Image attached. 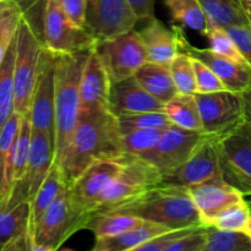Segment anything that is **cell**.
Masks as SVG:
<instances>
[{"label":"cell","instance_id":"obj_1","mask_svg":"<svg viewBox=\"0 0 251 251\" xmlns=\"http://www.w3.org/2000/svg\"><path fill=\"white\" fill-rule=\"evenodd\" d=\"M119 120L109 109L80 112L60 169L66 185H70L96 161L123 156Z\"/></svg>","mask_w":251,"mask_h":251},{"label":"cell","instance_id":"obj_2","mask_svg":"<svg viewBox=\"0 0 251 251\" xmlns=\"http://www.w3.org/2000/svg\"><path fill=\"white\" fill-rule=\"evenodd\" d=\"M93 48L71 54H56L55 59V159L60 168L80 118V83Z\"/></svg>","mask_w":251,"mask_h":251},{"label":"cell","instance_id":"obj_3","mask_svg":"<svg viewBox=\"0 0 251 251\" xmlns=\"http://www.w3.org/2000/svg\"><path fill=\"white\" fill-rule=\"evenodd\" d=\"M102 212L135 216L163 225L169 229L202 225L189 188L181 186H156L139 198Z\"/></svg>","mask_w":251,"mask_h":251},{"label":"cell","instance_id":"obj_4","mask_svg":"<svg viewBox=\"0 0 251 251\" xmlns=\"http://www.w3.org/2000/svg\"><path fill=\"white\" fill-rule=\"evenodd\" d=\"M44 46L33 25L26 16L21 20L16 34L14 64L15 112L29 115L34 86L38 76L39 59Z\"/></svg>","mask_w":251,"mask_h":251},{"label":"cell","instance_id":"obj_5","mask_svg":"<svg viewBox=\"0 0 251 251\" xmlns=\"http://www.w3.org/2000/svg\"><path fill=\"white\" fill-rule=\"evenodd\" d=\"M223 180L251 196V119L245 117L221 136H215Z\"/></svg>","mask_w":251,"mask_h":251},{"label":"cell","instance_id":"obj_6","mask_svg":"<svg viewBox=\"0 0 251 251\" xmlns=\"http://www.w3.org/2000/svg\"><path fill=\"white\" fill-rule=\"evenodd\" d=\"M90 215H81L71 205L68 186L49 206L37 225L31 251H55L78 230L85 229Z\"/></svg>","mask_w":251,"mask_h":251},{"label":"cell","instance_id":"obj_7","mask_svg":"<svg viewBox=\"0 0 251 251\" xmlns=\"http://www.w3.org/2000/svg\"><path fill=\"white\" fill-rule=\"evenodd\" d=\"M42 42L55 54H71L91 49L97 38L86 27L76 25L58 0H46L42 7Z\"/></svg>","mask_w":251,"mask_h":251},{"label":"cell","instance_id":"obj_8","mask_svg":"<svg viewBox=\"0 0 251 251\" xmlns=\"http://www.w3.org/2000/svg\"><path fill=\"white\" fill-rule=\"evenodd\" d=\"M108 71L112 82L135 76L149 61L146 47L136 29L105 39H98L93 47Z\"/></svg>","mask_w":251,"mask_h":251},{"label":"cell","instance_id":"obj_9","mask_svg":"<svg viewBox=\"0 0 251 251\" xmlns=\"http://www.w3.org/2000/svg\"><path fill=\"white\" fill-rule=\"evenodd\" d=\"M129 156L96 161L68 185L71 205L81 215H91L97 201L117 179Z\"/></svg>","mask_w":251,"mask_h":251},{"label":"cell","instance_id":"obj_10","mask_svg":"<svg viewBox=\"0 0 251 251\" xmlns=\"http://www.w3.org/2000/svg\"><path fill=\"white\" fill-rule=\"evenodd\" d=\"M162 174L139 157L129 156L122 172L97 201L92 213L102 212L127 202L158 186ZM91 213V215H92Z\"/></svg>","mask_w":251,"mask_h":251},{"label":"cell","instance_id":"obj_11","mask_svg":"<svg viewBox=\"0 0 251 251\" xmlns=\"http://www.w3.org/2000/svg\"><path fill=\"white\" fill-rule=\"evenodd\" d=\"M202 132L208 136H221L245 119V103L240 93L218 91L195 93Z\"/></svg>","mask_w":251,"mask_h":251},{"label":"cell","instance_id":"obj_12","mask_svg":"<svg viewBox=\"0 0 251 251\" xmlns=\"http://www.w3.org/2000/svg\"><path fill=\"white\" fill-rule=\"evenodd\" d=\"M55 59L56 54L43 48L39 59L38 76L32 97L29 119L33 131L49 135L55 142Z\"/></svg>","mask_w":251,"mask_h":251},{"label":"cell","instance_id":"obj_13","mask_svg":"<svg viewBox=\"0 0 251 251\" xmlns=\"http://www.w3.org/2000/svg\"><path fill=\"white\" fill-rule=\"evenodd\" d=\"M206 136L208 135L202 131H193L171 125L163 131L158 144L139 158L153 166L164 176L180 167Z\"/></svg>","mask_w":251,"mask_h":251},{"label":"cell","instance_id":"obj_14","mask_svg":"<svg viewBox=\"0 0 251 251\" xmlns=\"http://www.w3.org/2000/svg\"><path fill=\"white\" fill-rule=\"evenodd\" d=\"M55 159V142L49 135L41 131L32 134V146L28 164L24 178L14 186L6 207H12L27 201L31 202L34 195L48 176Z\"/></svg>","mask_w":251,"mask_h":251},{"label":"cell","instance_id":"obj_15","mask_svg":"<svg viewBox=\"0 0 251 251\" xmlns=\"http://www.w3.org/2000/svg\"><path fill=\"white\" fill-rule=\"evenodd\" d=\"M216 178H222L220 154L215 136H206L180 167L161 176L158 186L189 188Z\"/></svg>","mask_w":251,"mask_h":251},{"label":"cell","instance_id":"obj_16","mask_svg":"<svg viewBox=\"0 0 251 251\" xmlns=\"http://www.w3.org/2000/svg\"><path fill=\"white\" fill-rule=\"evenodd\" d=\"M178 37L179 51L189 54L191 58L205 63L220 77L226 90L235 93H244L251 90V66L239 63L213 51L211 48H196L189 43L183 29L174 26Z\"/></svg>","mask_w":251,"mask_h":251},{"label":"cell","instance_id":"obj_17","mask_svg":"<svg viewBox=\"0 0 251 251\" xmlns=\"http://www.w3.org/2000/svg\"><path fill=\"white\" fill-rule=\"evenodd\" d=\"M137 21L127 0H87L85 27L97 41L130 31Z\"/></svg>","mask_w":251,"mask_h":251},{"label":"cell","instance_id":"obj_18","mask_svg":"<svg viewBox=\"0 0 251 251\" xmlns=\"http://www.w3.org/2000/svg\"><path fill=\"white\" fill-rule=\"evenodd\" d=\"M189 191L205 226H212L213 221L222 211L244 199V195L238 189L229 185L223 178L210 179L191 185L189 186Z\"/></svg>","mask_w":251,"mask_h":251},{"label":"cell","instance_id":"obj_19","mask_svg":"<svg viewBox=\"0 0 251 251\" xmlns=\"http://www.w3.org/2000/svg\"><path fill=\"white\" fill-rule=\"evenodd\" d=\"M108 108L115 117L144 112H164V103L147 92L135 76L114 81L110 86Z\"/></svg>","mask_w":251,"mask_h":251},{"label":"cell","instance_id":"obj_20","mask_svg":"<svg viewBox=\"0 0 251 251\" xmlns=\"http://www.w3.org/2000/svg\"><path fill=\"white\" fill-rule=\"evenodd\" d=\"M110 80L102 60L95 49H92L87 59L80 83V112L95 109H109Z\"/></svg>","mask_w":251,"mask_h":251},{"label":"cell","instance_id":"obj_21","mask_svg":"<svg viewBox=\"0 0 251 251\" xmlns=\"http://www.w3.org/2000/svg\"><path fill=\"white\" fill-rule=\"evenodd\" d=\"M31 202L0 208V251H31Z\"/></svg>","mask_w":251,"mask_h":251},{"label":"cell","instance_id":"obj_22","mask_svg":"<svg viewBox=\"0 0 251 251\" xmlns=\"http://www.w3.org/2000/svg\"><path fill=\"white\" fill-rule=\"evenodd\" d=\"M22 115L15 112L0 132V208L6 207L14 189V157Z\"/></svg>","mask_w":251,"mask_h":251},{"label":"cell","instance_id":"obj_23","mask_svg":"<svg viewBox=\"0 0 251 251\" xmlns=\"http://www.w3.org/2000/svg\"><path fill=\"white\" fill-rule=\"evenodd\" d=\"M140 36L146 47L149 61L171 65L179 51L178 37L174 26L168 29L163 22L154 17L140 31Z\"/></svg>","mask_w":251,"mask_h":251},{"label":"cell","instance_id":"obj_24","mask_svg":"<svg viewBox=\"0 0 251 251\" xmlns=\"http://www.w3.org/2000/svg\"><path fill=\"white\" fill-rule=\"evenodd\" d=\"M171 230L166 226L144 220L136 227L113 237L95 239L93 251H136L137 248L153 238Z\"/></svg>","mask_w":251,"mask_h":251},{"label":"cell","instance_id":"obj_25","mask_svg":"<svg viewBox=\"0 0 251 251\" xmlns=\"http://www.w3.org/2000/svg\"><path fill=\"white\" fill-rule=\"evenodd\" d=\"M135 77L147 92L164 104L178 95L169 65L147 61L137 70Z\"/></svg>","mask_w":251,"mask_h":251},{"label":"cell","instance_id":"obj_26","mask_svg":"<svg viewBox=\"0 0 251 251\" xmlns=\"http://www.w3.org/2000/svg\"><path fill=\"white\" fill-rule=\"evenodd\" d=\"M65 179H64L63 172L55 163L51 167L48 176L43 181L39 188L38 193L34 195L33 200L31 201V212H29V237L33 244V234L37 225L43 217L49 206L54 202L56 198L61 194V191L66 188ZM32 247V245H31Z\"/></svg>","mask_w":251,"mask_h":251},{"label":"cell","instance_id":"obj_27","mask_svg":"<svg viewBox=\"0 0 251 251\" xmlns=\"http://www.w3.org/2000/svg\"><path fill=\"white\" fill-rule=\"evenodd\" d=\"M208 21L220 26H245L250 25L249 14L242 0H198Z\"/></svg>","mask_w":251,"mask_h":251},{"label":"cell","instance_id":"obj_28","mask_svg":"<svg viewBox=\"0 0 251 251\" xmlns=\"http://www.w3.org/2000/svg\"><path fill=\"white\" fill-rule=\"evenodd\" d=\"M164 113L173 125L185 130L202 131V123L195 95L178 93L164 104Z\"/></svg>","mask_w":251,"mask_h":251},{"label":"cell","instance_id":"obj_29","mask_svg":"<svg viewBox=\"0 0 251 251\" xmlns=\"http://www.w3.org/2000/svg\"><path fill=\"white\" fill-rule=\"evenodd\" d=\"M144 220L135 216L115 212H96L90 215L85 229L91 230L95 239L113 237L136 227Z\"/></svg>","mask_w":251,"mask_h":251},{"label":"cell","instance_id":"obj_30","mask_svg":"<svg viewBox=\"0 0 251 251\" xmlns=\"http://www.w3.org/2000/svg\"><path fill=\"white\" fill-rule=\"evenodd\" d=\"M16 53V38L7 50L0 65V132L15 113L14 64Z\"/></svg>","mask_w":251,"mask_h":251},{"label":"cell","instance_id":"obj_31","mask_svg":"<svg viewBox=\"0 0 251 251\" xmlns=\"http://www.w3.org/2000/svg\"><path fill=\"white\" fill-rule=\"evenodd\" d=\"M164 5L171 14L172 21L199 31L202 36L205 34L208 20L198 0H166Z\"/></svg>","mask_w":251,"mask_h":251},{"label":"cell","instance_id":"obj_32","mask_svg":"<svg viewBox=\"0 0 251 251\" xmlns=\"http://www.w3.org/2000/svg\"><path fill=\"white\" fill-rule=\"evenodd\" d=\"M25 12L15 0H0V65L16 38Z\"/></svg>","mask_w":251,"mask_h":251},{"label":"cell","instance_id":"obj_33","mask_svg":"<svg viewBox=\"0 0 251 251\" xmlns=\"http://www.w3.org/2000/svg\"><path fill=\"white\" fill-rule=\"evenodd\" d=\"M251 239L244 232L218 229L208 226L205 251H250Z\"/></svg>","mask_w":251,"mask_h":251},{"label":"cell","instance_id":"obj_34","mask_svg":"<svg viewBox=\"0 0 251 251\" xmlns=\"http://www.w3.org/2000/svg\"><path fill=\"white\" fill-rule=\"evenodd\" d=\"M164 130L134 129L122 131V146L125 154L131 157H142L151 151L161 139Z\"/></svg>","mask_w":251,"mask_h":251},{"label":"cell","instance_id":"obj_35","mask_svg":"<svg viewBox=\"0 0 251 251\" xmlns=\"http://www.w3.org/2000/svg\"><path fill=\"white\" fill-rule=\"evenodd\" d=\"M32 134H33V129H32L29 115H24L21 125H20L19 134H17L16 145H15L14 186L24 178L25 173H26L29 153H31Z\"/></svg>","mask_w":251,"mask_h":251},{"label":"cell","instance_id":"obj_36","mask_svg":"<svg viewBox=\"0 0 251 251\" xmlns=\"http://www.w3.org/2000/svg\"><path fill=\"white\" fill-rule=\"evenodd\" d=\"M178 93L180 95H195L196 76L194 69V59L184 51H178L176 58L169 65Z\"/></svg>","mask_w":251,"mask_h":251},{"label":"cell","instance_id":"obj_37","mask_svg":"<svg viewBox=\"0 0 251 251\" xmlns=\"http://www.w3.org/2000/svg\"><path fill=\"white\" fill-rule=\"evenodd\" d=\"M210 42V48L216 53L225 55L232 60L239 61V63H247L244 56L242 55L240 50L238 49L237 44L234 43L232 37L227 32L225 27L216 25L213 22L207 21V28L205 34Z\"/></svg>","mask_w":251,"mask_h":251},{"label":"cell","instance_id":"obj_38","mask_svg":"<svg viewBox=\"0 0 251 251\" xmlns=\"http://www.w3.org/2000/svg\"><path fill=\"white\" fill-rule=\"evenodd\" d=\"M251 217V207L249 202L242 199L220 213L213 221V225L218 229L244 232Z\"/></svg>","mask_w":251,"mask_h":251},{"label":"cell","instance_id":"obj_39","mask_svg":"<svg viewBox=\"0 0 251 251\" xmlns=\"http://www.w3.org/2000/svg\"><path fill=\"white\" fill-rule=\"evenodd\" d=\"M119 120L120 131L134 129L166 130L173 125L164 112H144L136 114H126L117 117Z\"/></svg>","mask_w":251,"mask_h":251},{"label":"cell","instance_id":"obj_40","mask_svg":"<svg viewBox=\"0 0 251 251\" xmlns=\"http://www.w3.org/2000/svg\"><path fill=\"white\" fill-rule=\"evenodd\" d=\"M194 69L196 76V93H212L226 90L220 77L205 63L194 59Z\"/></svg>","mask_w":251,"mask_h":251},{"label":"cell","instance_id":"obj_41","mask_svg":"<svg viewBox=\"0 0 251 251\" xmlns=\"http://www.w3.org/2000/svg\"><path fill=\"white\" fill-rule=\"evenodd\" d=\"M208 226L201 225L169 245L166 251H205Z\"/></svg>","mask_w":251,"mask_h":251},{"label":"cell","instance_id":"obj_42","mask_svg":"<svg viewBox=\"0 0 251 251\" xmlns=\"http://www.w3.org/2000/svg\"><path fill=\"white\" fill-rule=\"evenodd\" d=\"M226 29L237 44L247 63L251 66V24L245 26H230Z\"/></svg>","mask_w":251,"mask_h":251},{"label":"cell","instance_id":"obj_43","mask_svg":"<svg viewBox=\"0 0 251 251\" xmlns=\"http://www.w3.org/2000/svg\"><path fill=\"white\" fill-rule=\"evenodd\" d=\"M61 9L78 26L85 27L87 0H58Z\"/></svg>","mask_w":251,"mask_h":251},{"label":"cell","instance_id":"obj_44","mask_svg":"<svg viewBox=\"0 0 251 251\" xmlns=\"http://www.w3.org/2000/svg\"><path fill=\"white\" fill-rule=\"evenodd\" d=\"M137 19L150 21L154 19V2L156 0H127Z\"/></svg>","mask_w":251,"mask_h":251},{"label":"cell","instance_id":"obj_45","mask_svg":"<svg viewBox=\"0 0 251 251\" xmlns=\"http://www.w3.org/2000/svg\"><path fill=\"white\" fill-rule=\"evenodd\" d=\"M15 1L22 7V10L25 12V16H28V15L32 14L33 10H36L37 7L43 5L46 0H15Z\"/></svg>","mask_w":251,"mask_h":251},{"label":"cell","instance_id":"obj_46","mask_svg":"<svg viewBox=\"0 0 251 251\" xmlns=\"http://www.w3.org/2000/svg\"><path fill=\"white\" fill-rule=\"evenodd\" d=\"M243 96V100L245 103V115L251 119V90L244 93H240Z\"/></svg>","mask_w":251,"mask_h":251},{"label":"cell","instance_id":"obj_47","mask_svg":"<svg viewBox=\"0 0 251 251\" xmlns=\"http://www.w3.org/2000/svg\"><path fill=\"white\" fill-rule=\"evenodd\" d=\"M242 2L245 9H247V11L251 12V0H242Z\"/></svg>","mask_w":251,"mask_h":251},{"label":"cell","instance_id":"obj_48","mask_svg":"<svg viewBox=\"0 0 251 251\" xmlns=\"http://www.w3.org/2000/svg\"><path fill=\"white\" fill-rule=\"evenodd\" d=\"M244 233H247V234L249 235V237H250V239H251V217H250V220H249V223H248L247 228H245Z\"/></svg>","mask_w":251,"mask_h":251},{"label":"cell","instance_id":"obj_49","mask_svg":"<svg viewBox=\"0 0 251 251\" xmlns=\"http://www.w3.org/2000/svg\"><path fill=\"white\" fill-rule=\"evenodd\" d=\"M248 14H249V20H250V24H251V12L248 11Z\"/></svg>","mask_w":251,"mask_h":251}]
</instances>
